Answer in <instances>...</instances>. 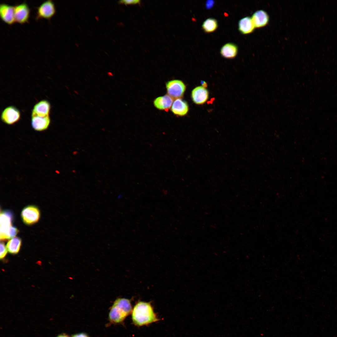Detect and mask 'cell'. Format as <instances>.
<instances>
[{"mask_svg": "<svg viewBox=\"0 0 337 337\" xmlns=\"http://www.w3.org/2000/svg\"><path fill=\"white\" fill-rule=\"evenodd\" d=\"M132 310L130 300L127 299L119 298L114 302L109 314L110 320L113 323L122 321Z\"/></svg>", "mask_w": 337, "mask_h": 337, "instance_id": "7a4b0ae2", "label": "cell"}, {"mask_svg": "<svg viewBox=\"0 0 337 337\" xmlns=\"http://www.w3.org/2000/svg\"><path fill=\"white\" fill-rule=\"evenodd\" d=\"M7 251V247L5 246L4 243L3 242H1L0 257L1 259L3 258L5 256Z\"/></svg>", "mask_w": 337, "mask_h": 337, "instance_id": "44dd1931", "label": "cell"}, {"mask_svg": "<svg viewBox=\"0 0 337 337\" xmlns=\"http://www.w3.org/2000/svg\"><path fill=\"white\" fill-rule=\"evenodd\" d=\"M118 3L120 4H124L126 5L137 4L139 5L140 4L141 1L139 0H122L118 1Z\"/></svg>", "mask_w": 337, "mask_h": 337, "instance_id": "ffe728a7", "label": "cell"}, {"mask_svg": "<svg viewBox=\"0 0 337 337\" xmlns=\"http://www.w3.org/2000/svg\"><path fill=\"white\" fill-rule=\"evenodd\" d=\"M255 28L251 17L247 16L242 18L238 23L239 31L243 34L252 32Z\"/></svg>", "mask_w": 337, "mask_h": 337, "instance_id": "9a60e30c", "label": "cell"}, {"mask_svg": "<svg viewBox=\"0 0 337 337\" xmlns=\"http://www.w3.org/2000/svg\"><path fill=\"white\" fill-rule=\"evenodd\" d=\"M173 99L168 95L156 98L154 101V105L157 109L167 111L173 103Z\"/></svg>", "mask_w": 337, "mask_h": 337, "instance_id": "2e32d148", "label": "cell"}, {"mask_svg": "<svg viewBox=\"0 0 337 337\" xmlns=\"http://www.w3.org/2000/svg\"><path fill=\"white\" fill-rule=\"evenodd\" d=\"M56 9L54 2L51 0L43 2L37 8L36 19L41 18L50 19L55 14Z\"/></svg>", "mask_w": 337, "mask_h": 337, "instance_id": "8992f818", "label": "cell"}, {"mask_svg": "<svg viewBox=\"0 0 337 337\" xmlns=\"http://www.w3.org/2000/svg\"><path fill=\"white\" fill-rule=\"evenodd\" d=\"M51 122L50 116L44 117L37 116H31V125L33 129L37 131L46 130Z\"/></svg>", "mask_w": 337, "mask_h": 337, "instance_id": "4fadbf2b", "label": "cell"}, {"mask_svg": "<svg viewBox=\"0 0 337 337\" xmlns=\"http://www.w3.org/2000/svg\"><path fill=\"white\" fill-rule=\"evenodd\" d=\"M51 105L47 100H43L37 103L32 109L31 116L44 117L49 116Z\"/></svg>", "mask_w": 337, "mask_h": 337, "instance_id": "30bf717a", "label": "cell"}, {"mask_svg": "<svg viewBox=\"0 0 337 337\" xmlns=\"http://www.w3.org/2000/svg\"><path fill=\"white\" fill-rule=\"evenodd\" d=\"M188 110V106L187 103L181 98L176 99L171 107V110L173 113L179 116L186 115Z\"/></svg>", "mask_w": 337, "mask_h": 337, "instance_id": "5bb4252c", "label": "cell"}, {"mask_svg": "<svg viewBox=\"0 0 337 337\" xmlns=\"http://www.w3.org/2000/svg\"><path fill=\"white\" fill-rule=\"evenodd\" d=\"M191 96L194 103L197 104L201 105L204 103L208 99V92L204 87L199 86L193 90Z\"/></svg>", "mask_w": 337, "mask_h": 337, "instance_id": "7c38bea8", "label": "cell"}, {"mask_svg": "<svg viewBox=\"0 0 337 337\" xmlns=\"http://www.w3.org/2000/svg\"><path fill=\"white\" fill-rule=\"evenodd\" d=\"M13 216L10 211L5 210L0 213V240L10 239V232L12 226Z\"/></svg>", "mask_w": 337, "mask_h": 337, "instance_id": "3957f363", "label": "cell"}, {"mask_svg": "<svg viewBox=\"0 0 337 337\" xmlns=\"http://www.w3.org/2000/svg\"><path fill=\"white\" fill-rule=\"evenodd\" d=\"M30 9L25 2L14 6L15 22L23 24L28 22Z\"/></svg>", "mask_w": 337, "mask_h": 337, "instance_id": "ba28073f", "label": "cell"}, {"mask_svg": "<svg viewBox=\"0 0 337 337\" xmlns=\"http://www.w3.org/2000/svg\"><path fill=\"white\" fill-rule=\"evenodd\" d=\"M166 86L168 95L173 99L180 98L186 90V85L181 80H172L167 82Z\"/></svg>", "mask_w": 337, "mask_h": 337, "instance_id": "5b68a950", "label": "cell"}, {"mask_svg": "<svg viewBox=\"0 0 337 337\" xmlns=\"http://www.w3.org/2000/svg\"><path fill=\"white\" fill-rule=\"evenodd\" d=\"M74 92L76 94H79L78 92V91H76V90L74 91Z\"/></svg>", "mask_w": 337, "mask_h": 337, "instance_id": "484cf974", "label": "cell"}, {"mask_svg": "<svg viewBox=\"0 0 337 337\" xmlns=\"http://www.w3.org/2000/svg\"><path fill=\"white\" fill-rule=\"evenodd\" d=\"M57 337H69L65 335H60Z\"/></svg>", "mask_w": 337, "mask_h": 337, "instance_id": "cb8c5ba5", "label": "cell"}, {"mask_svg": "<svg viewBox=\"0 0 337 337\" xmlns=\"http://www.w3.org/2000/svg\"><path fill=\"white\" fill-rule=\"evenodd\" d=\"M255 28H260L266 26L269 21V17L267 13L263 10L255 12L251 17Z\"/></svg>", "mask_w": 337, "mask_h": 337, "instance_id": "8fae6325", "label": "cell"}, {"mask_svg": "<svg viewBox=\"0 0 337 337\" xmlns=\"http://www.w3.org/2000/svg\"><path fill=\"white\" fill-rule=\"evenodd\" d=\"M72 337H88V336L86 334L81 333L74 335Z\"/></svg>", "mask_w": 337, "mask_h": 337, "instance_id": "7402d4cb", "label": "cell"}, {"mask_svg": "<svg viewBox=\"0 0 337 337\" xmlns=\"http://www.w3.org/2000/svg\"><path fill=\"white\" fill-rule=\"evenodd\" d=\"M132 320L134 324L138 326L148 325L159 319L149 303L139 302L132 311Z\"/></svg>", "mask_w": 337, "mask_h": 337, "instance_id": "6da1fadb", "label": "cell"}, {"mask_svg": "<svg viewBox=\"0 0 337 337\" xmlns=\"http://www.w3.org/2000/svg\"><path fill=\"white\" fill-rule=\"evenodd\" d=\"M217 21L213 18H209L205 20L203 22L202 27L206 32L210 33L214 31L217 28Z\"/></svg>", "mask_w": 337, "mask_h": 337, "instance_id": "d6986e66", "label": "cell"}, {"mask_svg": "<svg viewBox=\"0 0 337 337\" xmlns=\"http://www.w3.org/2000/svg\"><path fill=\"white\" fill-rule=\"evenodd\" d=\"M108 75L109 76H113V74L112 73H110V72L109 73H108Z\"/></svg>", "mask_w": 337, "mask_h": 337, "instance_id": "d4e9b609", "label": "cell"}, {"mask_svg": "<svg viewBox=\"0 0 337 337\" xmlns=\"http://www.w3.org/2000/svg\"><path fill=\"white\" fill-rule=\"evenodd\" d=\"M238 51L237 46L233 43H227L223 45L220 50V54L222 56L227 58H234L237 55Z\"/></svg>", "mask_w": 337, "mask_h": 337, "instance_id": "e0dca14e", "label": "cell"}, {"mask_svg": "<svg viewBox=\"0 0 337 337\" xmlns=\"http://www.w3.org/2000/svg\"><path fill=\"white\" fill-rule=\"evenodd\" d=\"M214 2L212 1H207L206 2V7L207 8H210L212 7V5L213 4Z\"/></svg>", "mask_w": 337, "mask_h": 337, "instance_id": "603a6c76", "label": "cell"}, {"mask_svg": "<svg viewBox=\"0 0 337 337\" xmlns=\"http://www.w3.org/2000/svg\"><path fill=\"white\" fill-rule=\"evenodd\" d=\"M14 6L5 3L0 4V16L1 19L5 23L9 25L15 22L14 19Z\"/></svg>", "mask_w": 337, "mask_h": 337, "instance_id": "9c48e42d", "label": "cell"}, {"mask_svg": "<svg viewBox=\"0 0 337 337\" xmlns=\"http://www.w3.org/2000/svg\"><path fill=\"white\" fill-rule=\"evenodd\" d=\"M21 114L19 110L13 106L5 108L2 111L1 116L2 121L8 125H12L17 122L20 119Z\"/></svg>", "mask_w": 337, "mask_h": 337, "instance_id": "52a82bcc", "label": "cell"}, {"mask_svg": "<svg viewBox=\"0 0 337 337\" xmlns=\"http://www.w3.org/2000/svg\"><path fill=\"white\" fill-rule=\"evenodd\" d=\"M21 243V239L19 237H15L11 239L6 245L8 251L11 254L17 253L20 250Z\"/></svg>", "mask_w": 337, "mask_h": 337, "instance_id": "ac0fdd59", "label": "cell"}, {"mask_svg": "<svg viewBox=\"0 0 337 337\" xmlns=\"http://www.w3.org/2000/svg\"><path fill=\"white\" fill-rule=\"evenodd\" d=\"M21 216L25 224L31 225L38 222L40 218V212L38 208L36 206L28 205L23 209Z\"/></svg>", "mask_w": 337, "mask_h": 337, "instance_id": "277c9868", "label": "cell"}]
</instances>
